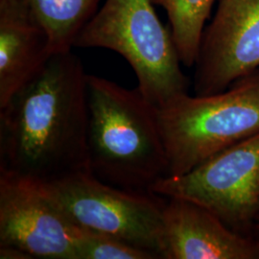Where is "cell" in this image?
<instances>
[{
	"instance_id": "6da1fadb",
	"label": "cell",
	"mask_w": 259,
	"mask_h": 259,
	"mask_svg": "<svg viewBox=\"0 0 259 259\" xmlns=\"http://www.w3.org/2000/svg\"><path fill=\"white\" fill-rule=\"evenodd\" d=\"M87 81L72 50L51 55L0 108V170L47 184L90 171Z\"/></svg>"
},
{
	"instance_id": "7a4b0ae2",
	"label": "cell",
	"mask_w": 259,
	"mask_h": 259,
	"mask_svg": "<svg viewBox=\"0 0 259 259\" xmlns=\"http://www.w3.org/2000/svg\"><path fill=\"white\" fill-rule=\"evenodd\" d=\"M87 95L90 171L113 186L151 191L168 176L157 107L138 88L95 75L88 74Z\"/></svg>"
},
{
	"instance_id": "3957f363",
	"label": "cell",
	"mask_w": 259,
	"mask_h": 259,
	"mask_svg": "<svg viewBox=\"0 0 259 259\" xmlns=\"http://www.w3.org/2000/svg\"><path fill=\"white\" fill-rule=\"evenodd\" d=\"M168 176L183 175L259 133V69L221 93L180 94L157 108Z\"/></svg>"
},
{
	"instance_id": "277c9868",
	"label": "cell",
	"mask_w": 259,
	"mask_h": 259,
	"mask_svg": "<svg viewBox=\"0 0 259 259\" xmlns=\"http://www.w3.org/2000/svg\"><path fill=\"white\" fill-rule=\"evenodd\" d=\"M152 0H105L80 32L74 47L105 48L122 56L139 81L138 89L157 108L187 93L170 28Z\"/></svg>"
},
{
	"instance_id": "5b68a950",
	"label": "cell",
	"mask_w": 259,
	"mask_h": 259,
	"mask_svg": "<svg viewBox=\"0 0 259 259\" xmlns=\"http://www.w3.org/2000/svg\"><path fill=\"white\" fill-rule=\"evenodd\" d=\"M48 185L65 212L83 231L110 235L164 259L165 197L106 184L91 171Z\"/></svg>"
},
{
	"instance_id": "8992f818",
	"label": "cell",
	"mask_w": 259,
	"mask_h": 259,
	"mask_svg": "<svg viewBox=\"0 0 259 259\" xmlns=\"http://www.w3.org/2000/svg\"><path fill=\"white\" fill-rule=\"evenodd\" d=\"M150 190L201 204L234 231L249 226L259 217V133Z\"/></svg>"
},
{
	"instance_id": "52a82bcc",
	"label": "cell",
	"mask_w": 259,
	"mask_h": 259,
	"mask_svg": "<svg viewBox=\"0 0 259 259\" xmlns=\"http://www.w3.org/2000/svg\"><path fill=\"white\" fill-rule=\"evenodd\" d=\"M83 234L47 183L0 170V246L31 258L77 259Z\"/></svg>"
},
{
	"instance_id": "ba28073f",
	"label": "cell",
	"mask_w": 259,
	"mask_h": 259,
	"mask_svg": "<svg viewBox=\"0 0 259 259\" xmlns=\"http://www.w3.org/2000/svg\"><path fill=\"white\" fill-rule=\"evenodd\" d=\"M196 95L221 93L259 69V0H220L196 61Z\"/></svg>"
},
{
	"instance_id": "9c48e42d",
	"label": "cell",
	"mask_w": 259,
	"mask_h": 259,
	"mask_svg": "<svg viewBox=\"0 0 259 259\" xmlns=\"http://www.w3.org/2000/svg\"><path fill=\"white\" fill-rule=\"evenodd\" d=\"M164 259L258 258L256 243L235 232L209 209L182 198L163 208Z\"/></svg>"
},
{
	"instance_id": "30bf717a",
	"label": "cell",
	"mask_w": 259,
	"mask_h": 259,
	"mask_svg": "<svg viewBox=\"0 0 259 259\" xmlns=\"http://www.w3.org/2000/svg\"><path fill=\"white\" fill-rule=\"evenodd\" d=\"M53 53L46 30L22 0H0V108L41 70Z\"/></svg>"
},
{
	"instance_id": "8fae6325",
	"label": "cell",
	"mask_w": 259,
	"mask_h": 259,
	"mask_svg": "<svg viewBox=\"0 0 259 259\" xmlns=\"http://www.w3.org/2000/svg\"><path fill=\"white\" fill-rule=\"evenodd\" d=\"M46 30L52 53L69 51L101 0H22Z\"/></svg>"
},
{
	"instance_id": "7c38bea8",
	"label": "cell",
	"mask_w": 259,
	"mask_h": 259,
	"mask_svg": "<svg viewBox=\"0 0 259 259\" xmlns=\"http://www.w3.org/2000/svg\"><path fill=\"white\" fill-rule=\"evenodd\" d=\"M216 0H152L165 11L182 65L191 67L198 59L205 23Z\"/></svg>"
},
{
	"instance_id": "4fadbf2b",
	"label": "cell",
	"mask_w": 259,
	"mask_h": 259,
	"mask_svg": "<svg viewBox=\"0 0 259 259\" xmlns=\"http://www.w3.org/2000/svg\"><path fill=\"white\" fill-rule=\"evenodd\" d=\"M77 259H157L146 250L110 235L83 231Z\"/></svg>"
},
{
	"instance_id": "5bb4252c",
	"label": "cell",
	"mask_w": 259,
	"mask_h": 259,
	"mask_svg": "<svg viewBox=\"0 0 259 259\" xmlns=\"http://www.w3.org/2000/svg\"><path fill=\"white\" fill-rule=\"evenodd\" d=\"M0 258L32 259L25 251L19 250L15 247H7V246H0Z\"/></svg>"
},
{
	"instance_id": "9a60e30c",
	"label": "cell",
	"mask_w": 259,
	"mask_h": 259,
	"mask_svg": "<svg viewBox=\"0 0 259 259\" xmlns=\"http://www.w3.org/2000/svg\"><path fill=\"white\" fill-rule=\"evenodd\" d=\"M255 241V243H256V247H257V252H258V259H259V223L258 226H257V238H256V240Z\"/></svg>"
}]
</instances>
